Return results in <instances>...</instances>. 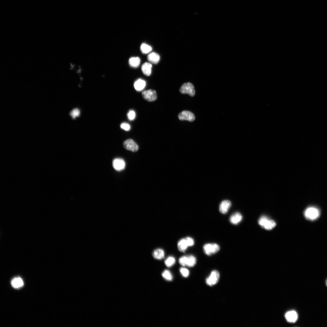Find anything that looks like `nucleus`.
Instances as JSON below:
<instances>
[{
	"instance_id": "1",
	"label": "nucleus",
	"mask_w": 327,
	"mask_h": 327,
	"mask_svg": "<svg viewBox=\"0 0 327 327\" xmlns=\"http://www.w3.org/2000/svg\"><path fill=\"white\" fill-rule=\"evenodd\" d=\"M304 214L307 219L313 221L319 217L320 212L319 209L314 206H310L306 209Z\"/></svg>"
},
{
	"instance_id": "2",
	"label": "nucleus",
	"mask_w": 327,
	"mask_h": 327,
	"mask_svg": "<svg viewBox=\"0 0 327 327\" xmlns=\"http://www.w3.org/2000/svg\"><path fill=\"white\" fill-rule=\"evenodd\" d=\"M194 243V240L192 238L187 237L179 240L178 243V248L180 252H184L188 247L193 246Z\"/></svg>"
},
{
	"instance_id": "3",
	"label": "nucleus",
	"mask_w": 327,
	"mask_h": 327,
	"mask_svg": "<svg viewBox=\"0 0 327 327\" xmlns=\"http://www.w3.org/2000/svg\"><path fill=\"white\" fill-rule=\"evenodd\" d=\"M196 257L192 255L183 256L180 257L179 260V262L180 265L189 267L194 266L196 264Z\"/></svg>"
},
{
	"instance_id": "4",
	"label": "nucleus",
	"mask_w": 327,
	"mask_h": 327,
	"mask_svg": "<svg viewBox=\"0 0 327 327\" xmlns=\"http://www.w3.org/2000/svg\"><path fill=\"white\" fill-rule=\"evenodd\" d=\"M259 225L265 229L270 230L276 226V223L273 220L266 216L261 217L259 221Z\"/></svg>"
},
{
	"instance_id": "5",
	"label": "nucleus",
	"mask_w": 327,
	"mask_h": 327,
	"mask_svg": "<svg viewBox=\"0 0 327 327\" xmlns=\"http://www.w3.org/2000/svg\"><path fill=\"white\" fill-rule=\"evenodd\" d=\"M220 247L216 243H208L205 245L203 247V251L206 255L210 256L216 254L219 251Z\"/></svg>"
},
{
	"instance_id": "6",
	"label": "nucleus",
	"mask_w": 327,
	"mask_h": 327,
	"mask_svg": "<svg viewBox=\"0 0 327 327\" xmlns=\"http://www.w3.org/2000/svg\"><path fill=\"white\" fill-rule=\"evenodd\" d=\"M180 92L183 94H188L191 97L195 96V92L192 84L190 82L184 83L180 89Z\"/></svg>"
},
{
	"instance_id": "7",
	"label": "nucleus",
	"mask_w": 327,
	"mask_h": 327,
	"mask_svg": "<svg viewBox=\"0 0 327 327\" xmlns=\"http://www.w3.org/2000/svg\"><path fill=\"white\" fill-rule=\"evenodd\" d=\"M220 277L219 272L216 270L213 271L211 272L209 277L206 278V283L208 286H214L218 282Z\"/></svg>"
},
{
	"instance_id": "8",
	"label": "nucleus",
	"mask_w": 327,
	"mask_h": 327,
	"mask_svg": "<svg viewBox=\"0 0 327 327\" xmlns=\"http://www.w3.org/2000/svg\"><path fill=\"white\" fill-rule=\"evenodd\" d=\"M142 95L144 100L149 102L156 100L157 97L156 91L152 90L144 91L142 92Z\"/></svg>"
},
{
	"instance_id": "9",
	"label": "nucleus",
	"mask_w": 327,
	"mask_h": 327,
	"mask_svg": "<svg viewBox=\"0 0 327 327\" xmlns=\"http://www.w3.org/2000/svg\"><path fill=\"white\" fill-rule=\"evenodd\" d=\"M124 148L126 150L133 152L138 151L139 147L138 145L132 139H128L123 143Z\"/></svg>"
},
{
	"instance_id": "10",
	"label": "nucleus",
	"mask_w": 327,
	"mask_h": 327,
	"mask_svg": "<svg viewBox=\"0 0 327 327\" xmlns=\"http://www.w3.org/2000/svg\"><path fill=\"white\" fill-rule=\"evenodd\" d=\"M178 118L181 121L187 120V121L192 122L195 119V117L194 114L191 112L187 111H184L180 113L178 115Z\"/></svg>"
},
{
	"instance_id": "11",
	"label": "nucleus",
	"mask_w": 327,
	"mask_h": 327,
	"mask_svg": "<svg viewBox=\"0 0 327 327\" xmlns=\"http://www.w3.org/2000/svg\"><path fill=\"white\" fill-rule=\"evenodd\" d=\"M114 168L117 171H121L124 169L125 167V163L124 160L120 158L114 159L113 162Z\"/></svg>"
},
{
	"instance_id": "12",
	"label": "nucleus",
	"mask_w": 327,
	"mask_h": 327,
	"mask_svg": "<svg viewBox=\"0 0 327 327\" xmlns=\"http://www.w3.org/2000/svg\"><path fill=\"white\" fill-rule=\"evenodd\" d=\"M231 205L230 201L226 200L222 201L219 206V210L222 214H226L228 211Z\"/></svg>"
},
{
	"instance_id": "13",
	"label": "nucleus",
	"mask_w": 327,
	"mask_h": 327,
	"mask_svg": "<svg viewBox=\"0 0 327 327\" xmlns=\"http://www.w3.org/2000/svg\"><path fill=\"white\" fill-rule=\"evenodd\" d=\"M242 215L239 212H236L231 215L230 218V221L232 224L236 225L238 224L242 219Z\"/></svg>"
},
{
	"instance_id": "14",
	"label": "nucleus",
	"mask_w": 327,
	"mask_h": 327,
	"mask_svg": "<svg viewBox=\"0 0 327 327\" xmlns=\"http://www.w3.org/2000/svg\"><path fill=\"white\" fill-rule=\"evenodd\" d=\"M287 321L290 323H295L298 319V314L295 311H292L287 312L285 315Z\"/></svg>"
},
{
	"instance_id": "15",
	"label": "nucleus",
	"mask_w": 327,
	"mask_h": 327,
	"mask_svg": "<svg viewBox=\"0 0 327 327\" xmlns=\"http://www.w3.org/2000/svg\"><path fill=\"white\" fill-rule=\"evenodd\" d=\"M152 255L155 259L161 260L165 257V253L164 251L161 248H158L153 251Z\"/></svg>"
},
{
	"instance_id": "16",
	"label": "nucleus",
	"mask_w": 327,
	"mask_h": 327,
	"mask_svg": "<svg viewBox=\"0 0 327 327\" xmlns=\"http://www.w3.org/2000/svg\"><path fill=\"white\" fill-rule=\"evenodd\" d=\"M11 284L13 288L19 289L23 286L24 283L21 278L20 277H16L12 280Z\"/></svg>"
},
{
	"instance_id": "17",
	"label": "nucleus",
	"mask_w": 327,
	"mask_h": 327,
	"mask_svg": "<svg viewBox=\"0 0 327 327\" xmlns=\"http://www.w3.org/2000/svg\"><path fill=\"white\" fill-rule=\"evenodd\" d=\"M152 65L148 63H144L142 66L141 68L143 73L147 76H150L152 73Z\"/></svg>"
},
{
	"instance_id": "18",
	"label": "nucleus",
	"mask_w": 327,
	"mask_h": 327,
	"mask_svg": "<svg viewBox=\"0 0 327 327\" xmlns=\"http://www.w3.org/2000/svg\"><path fill=\"white\" fill-rule=\"evenodd\" d=\"M147 59L150 62L154 64H156L159 61L160 57L157 53L153 52L148 55Z\"/></svg>"
},
{
	"instance_id": "19",
	"label": "nucleus",
	"mask_w": 327,
	"mask_h": 327,
	"mask_svg": "<svg viewBox=\"0 0 327 327\" xmlns=\"http://www.w3.org/2000/svg\"><path fill=\"white\" fill-rule=\"evenodd\" d=\"M145 85V82L141 79L137 80L134 84V88L137 91H141L144 88Z\"/></svg>"
},
{
	"instance_id": "20",
	"label": "nucleus",
	"mask_w": 327,
	"mask_h": 327,
	"mask_svg": "<svg viewBox=\"0 0 327 327\" xmlns=\"http://www.w3.org/2000/svg\"><path fill=\"white\" fill-rule=\"evenodd\" d=\"M140 63V59L138 57H132L129 61V64L132 67L136 68L138 67Z\"/></svg>"
},
{
	"instance_id": "21",
	"label": "nucleus",
	"mask_w": 327,
	"mask_h": 327,
	"mask_svg": "<svg viewBox=\"0 0 327 327\" xmlns=\"http://www.w3.org/2000/svg\"><path fill=\"white\" fill-rule=\"evenodd\" d=\"M176 262L175 258L173 256L168 257L165 261V264L168 267H171L175 264Z\"/></svg>"
},
{
	"instance_id": "22",
	"label": "nucleus",
	"mask_w": 327,
	"mask_h": 327,
	"mask_svg": "<svg viewBox=\"0 0 327 327\" xmlns=\"http://www.w3.org/2000/svg\"><path fill=\"white\" fill-rule=\"evenodd\" d=\"M140 49L142 53L144 54H147L152 50V48L150 46L145 44L141 45Z\"/></svg>"
},
{
	"instance_id": "23",
	"label": "nucleus",
	"mask_w": 327,
	"mask_h": 327,
	"mask_svg": "<svg viewBox=\"0 0 327 327\" xmlns=\"http://www.w3.org/2000/svg\"><path fill=\"white\" fill-rule=\"evenodd\" d=\"M162 276L166 280L171 281L173 280V277L171 272L168 270H166L162 273Z\"/></svg>"
},
{
	"instance_id": "24",
	"label": "nucleus",
	"mask_w": 327,
	"mask_h": 327,
	"mask_svg": "<svg viewBox=\"0 0 327 327\" xmlns=\"http://www.w3.org/2000/svg\"><path fill=\"white\" fill-rule=\"evenodd\" d=\"M80 114V110L78 109H75L70 112V116L73 119H75L76 117H78Z\"/></svg>"
},
{
	"instance_id": "25",
	"label": "nucleus",
	"mask_w": 327,
	"mask_h": 327,
	"mask_svg": "<svg viewBox=\"0 0 327 327\" xmlns=\"http://www.w3.org/2000/svg\"><path fill=\"white\" fill-rule=\"evenodd\" d=\"M180 273L185 278L187 277L189 274V271L187 269L185 268H181L180 269Z\"/></svg>"
},
{
	"instance_id": "26",
	"label": "nucleus",
	"mask_w": 327,
	"mask_h": 327,
	"mask_svg": "<svg viewBox=\"0 0 327 327\" xmlns=\"http://www.w3.org/2000/svg\"><path fill=\"white\" fill-rule=\"evenodd\" d=\"M127 115L129 120H133L135 118V113L133 110H131L128 111Z\"/></svg>"
},
{
	"instance_id": "27",
	"label": "nucleus",
	"mask_w": 327,
	"mask_h": 327,
	"mask_svg": "<svg viewBox=\"0 0 327 327\" xmlns=\"http://www.w3.org/2000/svg\"><path fill=\"white\" fill-rule=\"evenodd\" d=\"M120 127L122 129L126 131H129L130 129V125L126 123H123L121 124Z\"/></svg>"
},
{
	"instance_id": "28",
	"label": "nucleus",
	"mask_w": 327,
	"mask_h": 327,
	"mask_svg": "<svg viewBox=\"0 0 327 327\" xmlns=\"http://www.w3.org/2000/svg\"><path fill=\"white\" fill-rule=\"evenodd\" d=\"M326 286L327 287V279L326 280Z\"/></svg>"
}]
</instances>
